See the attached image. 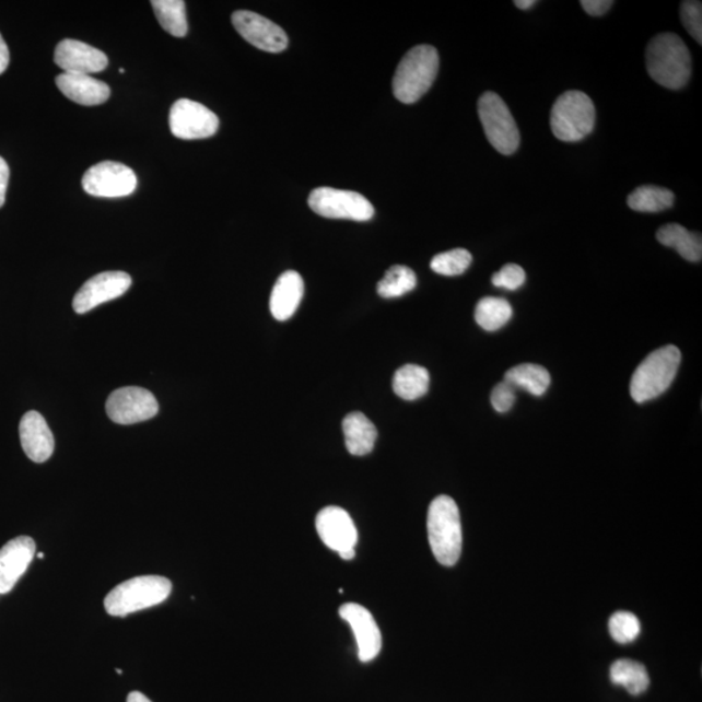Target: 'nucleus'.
<instances>
[{
    "mask_svg": "<svg viewBox=\"0 0 702 702\" xmlns=\"http://www.w3.org/2000/svg\"><path fill=\"white\" fill-rule=\"evenodd\" d=\"M615 4L611 0H582L581 5L583 10L589 13L590 16H602L607 13L611 5Z\"/></svg>",
    "mask_w": 702,
    "mask_h": 702,
    "instance_id": "35",
    "label": "nucleus"
},
{
    "mask_svg": "<svg viewBox=\"0 0 702 702\" xmlns=\"http://www.w3.org/2000/svg\"><path fill=\"white\" fill-rule=\"evenodd\" d=\"M646 70L657 84L667 89H681L691 78L690 50L677 34L663 33L653 38L646 48Z\"/></svg>",
    "mask_w": 702,
    "mask_h": 702,
    "instance_id": "1",
    "label": "nucleus"
},
{
    "mask_svg": "<svg viewBox=\"0 0 702 702\" xmlns=\"http://www.w3.org/2000/svg\"><path fill=\"white\" fill-rule=\"evenodd\" d=\"M20 442L27 458L44 464L54 453L55 440L50 426L37 411H30L19 426Z\"/></svg>",
    "mask_w": 702,
    "mask_h": 702,
    "instance_id": "18",
    "label": "nucleus"
},
{
    "mask_svg": "<svg viewBox=\"0 0 702 702\" xmlns=\"http://www.w3.org/2000/svg\"><path fill=\"white\" fill-rule=\"evenodd\" d=\"M130 285H132V278L127 272L112 271L95 274L74 295V312L78 314L92 312L96 306L121 297L129 291Z\"/></svg>",
    "mask_w": 702,
    "mask_h": 702,
    "instance_id": "12",
    "label": "nucleus"
},
{
    "mask_svg": "<svg viewBox=\"0 0 702 702\" xmlns=\"http://www.w3.org/2000/svg\"><path fill=\"white\" fill-rule=\"evenodd\" d=\"M172 583L160 575L137 576L115 587L105 598L109 616L127 617L132 612L156 607L167 600Z\"/></svg>",
    "mask_w": 702,
    "mask_h": 702,
    "instance_id": "4",
    "label": "nucleus"
},
{
    "mask_svg": "<svg viewBox=\"0 0 702 702\" xmlns=\"http://www.w3.org/2000/svg\"><path fill=\"white\" fill-rule=\"evenodd\" d=\"M417 274L406 266H394L378 281L377 293L383 299H397L414 291Z\"/></svg>",
    "mask_w": 702,
    "mask_h": 702,
    "instance_id": "29",
    "label": "nucleus"
},
{
    "mask_svg": "<svg viewBox=\"0 0 702 702\" xmlns=\"http://www.w3.org/2000/svg\"><path fill=\"white\" fill-rule=\"evenodd\" d=\"M232 23L234 30L259 50L281 52L288 47L289 39L284 30L256 12H234Z\"/></svg>",
    "mask_w": 702,
    "mask_h": 702,
    "instance_id": "13",
    "label": "nucleus"
},
{
    "mask_svg": "<svg viewBox=\"0 0 702 702\" xmlns=\"http://www.w3.org/2000/svg\"><path fill=\"white\" fill-rule=\"evenodd\" d=\"M106 411L113 422L129 425L154 418L160 411V405L151 391L139 387H127L115 390L108 397Z\"/></svg>",
    "mask_w": 702,
    "mask_h": 702,
    "instance_id": "11",
    "label": "nucleus"
},
{
    "mask_svg": "<svg viewBox=\"0 0 702 702\" xmlns=\"http://www.w3.org/2000/svg\"><path fill=\"white\" fill-rule=\"evenodd\" d=\"M515 390L513 385L506 382L495 385L491 396L493 409L498 412L511 410L515 402Z\"/></svg>",
    "mask_w": 702,
    "mask_h": 702,
    "instance_id": "34",
    "label": "nucleus"
},
{
    "mask_svg": "<svg viewBox=\"0 0 702 702\" xmlns=\"http://www.w3.org/2000/svg\"><path fill=\"white\" fill-rule=\"evenodd\" d=\"M44 557H45V554H44V553H38V559L43 560V559H44Z\"/></svg>",
    "mask_w": 702,
    "mask_h": 702,
    "instance_id": "40",
    "label": "nucleus"
},
{
    "mask_svg": "<svg viewBox=\"0 0 702 702\" xmlns=\"http://www.w3.org/2000/svg\"><path fill=\"white\" fill-rule=\"evenodd\" d=\"M10 182V167L9 164L0 156V208L5 202V192L7 187H9Z\"/></svg>",
    "mask_w": 702,
    "mask_h": 702,
    "instance_id": "36",
    "label": "nucleus"
},
{
    "mask_svg": "<svg viewBox=\"0 0 702 702\" xmlns=\"http://www.w3.org/2000/svg\"><path fill=\"white\" fill-rule=\"evenodd\" d=\"M55 63L71 74H89L105 71L107 55L98 48L75 39H65L55 48Z\"/></svg>",
    "mask_w": 702,
    "mask_h": 702,
    "instance_id": "16",
    "label": "nucleus"
},
{
    "mask_svg": "<svg viewBox=\"0 0 702 702\" xmlns=\"http://www.w3.org/2000/svg\"><path fill=\"white\" fill-rule=\"evenodd\" d=\"M595 122L594 102L583 92L562 94L550 113V128L557 139L564 142L582 141L594 130Z\"/></svg>",
    "mask_w": 702,
    "mask_h": 702,
    "instance_id": "6",
    "label": "nucleus"
},
{
    "mask_svg": "<svg viewBox=\"0 0 702 702\" xmlns=\"http://www.w3.org/2000/svg\"><path fill=\"white\" fill-rule=\"evenodd\" d=\"M82 188L94 197H127L137 188V176L126 164L102 162L85 172Z\"/></svg>",
    "mask_w": 702,
    "mask_h": 702,
    "instance_id": "10",
    "label": "nucleus"
},
{
    "mask_svg": "<svg viewBox=\"0 0 702 702\" xmlns=\"http://www.w3.org/2000/svg\"><path fill=\"white\" fill-rule=\"evenodd\" d=\"M609 631L619 644H630L640 635L642 624L639 618L630 611H617L610 617Z\"/></svg>",
    "mask_w": 702,
    "mask_h": 702,
    "instance_id": "31",
    "label": "nucleus"
},
{
    "mask_svg": "<svg viewBox=\"0 0 702 702\" xmlns=\"http://www.w3.org/2000/svg\"><path fill=\"white\" fill-rule=\"evenodd\" d=\"M55 82L68 100L79 103L81 106L102 105L112 95V89L106 82L96 80L89 74L61 73Z\"/></svg>",
    "mask_w": 702,
    "mask_h": 702,
    "instance_id": "19",
    "label": "nucleus"
},
{
    "mask_svg": "<svg viewBox=\"0 0 702 702\" xmlns=\"http://www.w3.org/2000/svg\"><path fill=\"white\" fill-rule=\"evenodd\" d=\"M612 683L621 686L633 694H642L648 690L651 679L645 666L632 659H618L610 667Z\"/></svg>",
    "mask_w": 702,
    "mask_h": 702,
    "instance_id": "24",
    "label": "nucleus"
},
{
    "mask_svg": "<svg viewBox=\"0 0 702 702\" xmlns=\"http://www.w3.org/2000/svg\"><path fill=\"white\" fill-rule=\"evenodd\" d=\"M36 542L30 536L12 539L0 549V595L10 594L36 555Z\"/></svg>",
    "mask_w": 702,
    "mask_h": 702,
    "instance_id": "17",
    "label": "nucleus"
},
{
    "mask_svg": "<svg viewBox=\"0 0 702 702\" xmlns=\"http://www.w3.org/2000/svg\"><path fill=\"white\" fill-rule=\"evenodd\" d=\"M116 672H117V674H122V670H120V669H116Z\"/></svg>",
    "mask_w": 702,
    "mask_h": 702,
    "instance_id": "41",
    "label": "nucleus"
},
{
    "mask_svg": "<svg viewBox=\"0 0 702 702\" xmlns=\"http://www.w3.org/2000/svg\"><path fill=\"white\" fill-rule=\"evenodd\" d=\"M151 5L165 32L178 38L187 36L188 20L183 0H153Z\"/></svg>",
    "mask_w": 702,
    "mask_h": 702,
    "instance_id": "26",
    "label": "nucleus"
},
{
    "mask_svg": "<svg viewBox=\"0 0 702 702\" xmlns=\"http://www.w3.org/2000/svg\"><path fill=\"white\" fill-rule=\"evenodd\" d=\"M514 4L518 7L519 10H529L536 2L535 0H515Z\"/></svg>",
    "mask_w": 702,
    "mask_h": 702,
    "instance_id": "39",
    "label": "nucleus"
},
{
    "mask_svg": "<svg viewBox=\"0 0 702 702\" xmlns=\"http://www.w3.org/2000/svg\"><path fill=\"white\" fill-rule=\"evenodd\" d=\"M127 702H153V701L144 697L143 693L134 691L132 693H129Z\"/></svg>",
    "mask_w": 702,
    "mask_h": 702,
    "instance_id": "38",
    "label": "nucleus"
},
{
    "mask_svg": "<svg viewBox=\"0 0 702 702\" xmlns=\"http://www.w3.org/2000/svg\"><path fill=\"white\" fill-rule=\"evenodd\" d=\"M478 113L492 147L501 154H514L519 148L520 134L504 100L495 93L487 92L480 96Z\"/></svg>",
    "mask_w": 702,
    "mask_h": 702,
    "instance_id": "7",
    "label": "nucleus"
},
{
    "mask_svg": "<svg viewBox=\"0 0 702 702\" xmlns=\"http://www.w3.org/2000/svg\"><path fill=\"white\" fill-rule=\"evenodd\" d=\"M9 65H10L9 47H7V44L4 43L2 34H0V74H2L7 70V67H9Z\"/></svg>",
    "mask_w": 702,
    "mask_h": 702,
    "instance_id": "37",
    "label": "nucleus"
},
{
    "mask_svg": "<svg viewBox=\"0 0 702 702\" xmlns=\"http://www.w3.org/2000/svg\"><path fill=\"white\" fill-rule=\"evenodd\" d=\"M347 449L353 456L362 457L374 451L377 430L362 412H350L342 422Z\"/></svg>",
    "mask_w": 702,
    "mask_h": 702,
    "instance_id": "21",
    "label": "nucleus"
},
{
    "mask_svg": "<svg viewBox=\"0 0 702 702\" xmlns=\"http://www.w3.org/2000/svg\"><path fill=\"white\" fill-rule=\"evenodd\" d=\"M680 17L688 33H690L691 36L694 39H697L698 43L701 45L702 44V3L694 2V0L693 2H691V0H688V2L681 3Z\"/></svg>",
    "mask_w": 702,
    "mask_h": 702,
    "instance_id": "32",
    "label": "nucleus"
},
{
    "mask_svg": "<svg viewBox=\"0 0 702 702\" xmlns=\"http://www.w3.org/2000/svg\"><path fill=\"white\" fill-rule=\"evenodd\" d=\"M438 52L430 45L412 47L397 67L394 93L399 102L411 105L430 91L438 73Z\"/></svg>",
    "mask_w": 702,
    "mask_h": 702,
    "instance_id": "3",
    "label": "nucleus"
},
{
    "mask_svg": "<svg viewBox=\"0 0 702 702\" xmlns=\"http://www.w3.org/2000/svg\"><path fill=\"white\" fill-rule=\"evenodd\" d=\"M305 282L295 271L281 274L271 293L270 308L274 319H291L304 297Z\"/></svg>",
    "mask_w": 702,
    "mask_h": 702,
    "instance_id": "20",
    "label": "nucleus"
},
{
    "mask_svg": "<svg viewBox=\"0 0 702 702\" xmlns=\"http://www.w3.org/2000/svg\"><path fill=\"white\" fill-rule=\"evenodd\" d=\"M504 382L512 384L515 389L522 388L528 394L539 397L548 390L550 375L548 370L539 364L525 363L508 370Z\"/></svg>",
    "mask_w": 702,
    "mask_h": 702,
    "instance_id": "25",
    "label": "nucleus"
},
{
    "mask_svg": "<svg viewBox=\"0 0 702 702\" xmlns=\"http://www.w3.org/2000/svg\"><path fill=\"white\" fill-rule=\"evenodd\" d=\"M676 197L669 189L644 185L631 192L628 199L630 209L637 212H660L672 208Z\"/></svg>",
    "mask_w": 702,
    "mask_h": 702,
    "instance_id": "27",
    "label": "nucleus"
},
{
    "mask_svg": "<svg viewBox=\"0 0 702 702\" xmlns=\"http://www.w3.org/2000/svg\"><path fill=\"white\" fill-rule=\"evenodd\" d=\"M169 128L180 140L209 139L218 132L219 117L201 103L178 100L171 108Z\"/></svg>",
    "mask_w": 702,
    "mask_h": 702,
    "instance_id": "9",
    "label": "nucleus"
},
{
    "mask_svg": "<svg viewBox=\"0 0 702 702\" xmlns=\"http://www.w3.org/2000/svg\"><path fill=\"white\" fill-rule=\"evenodd\" d=\"M316 531L326 546L339 554L354 549L358 531L353 519L341 507L328 506L316 516Z\"/></svg>",
    "mask_w": 702,
    "mask_h": 702,
    "instance_id": "14",
    "label": "nucleus"
},
{
    "mask_svg": "<svg viewBox=\"0 0 702 702\" xmlns=\"http://www.w3.org/2000/svg\"><path fill=\"white\" fill-rule=\"evenodd\" d=\"M660 244L677 250L681 257L690 261L702 259V239L700 233L687 231L680 224H666L657 232Z\"/></svg>",
    "mask_w": 702,
    "mask_h": 702,
    "instance_id": "22",
    "label": "nucleus"
},
{
    "mask_svg": "<svg viewBox=\"0 0 702 702\" xmlns=\"http://www.w3.org/2000/svg\"><path fill=\"white\" fill-rule=\"evenodd\" d=\"M308 206L315 213L328 219H348L368 222L375 209L366 197L356 191L335 188H318L308 197Z\"/></svg>",
    "mask_w": 702,
    "mask_h": 702,
    "instance_id": "8",
    "label": "nucleus"
},
{
    "mask_svg": "<svg viewBox=\"0 0 702 702\" xmlns=\"http://www.w3.org/2000/svg\"><path fill=\"white\" fill-rule=\"evenodd\" d=\"M526 282V272L518 265H506L498 273L493 274L492 284L498 288H505L508 291H516Z\"/></svg>",
    "mask_w": 702,
    "mask_h": 702,
    "instance_id": "33",
    "label": "nucleus"
},
{
    "mask_svg": "<svg viewBox=\"0 0 702 702\" xmlns=\"http://www.w3.org/2000/svg\"><path fill=\"white\" fill-rule=\"evenodd\" d=\"M512 316V305L505 299L484 297L478 302L475 309V320L488 332H494L506 326Z\"/></svg>",
    "mask_w": 702,
    "mask_h": 702,
    "instance_id": "28",
    "label": "nucleus"
},
{
    "mask_svg": "<svg viewBox=\"0 0 702 702\" xmlns=\"http://www.w3.org/2000/svg\"><path fill=\"white\" fill-rule=\"evenodd\" d=\"M471 253L466 249H454L437 254L431 261L432 271L443 277H458L471 266Z\"/></svg>",
    "mask_w": 702,
    "mask_h": 702,
    "instance_id": "30",
    "label": "nucleus"
},
{
    "mask_svg": "<svg viewBox=\"0 0 702 702\" xmlns=\"http://www.w3.org/2000/svg\"><path fill=\"white\" fill-rule=\"evenodd\" d=\"M426 529L433 555L444 566H454L463 553V525L456 501L449 495H438L433 500Z\"/></svg>",
    "mask_w": 702,
    "mask_h": 702,
    "instance_id": "2",
    "label": "nucleus"
},
{
    "mask_svg": "<svg viewBox=\"0 0 702 702\" xmlns=\"http://www.w3.org/2000/svg\"><path fill=\"white\" fill-rule=\"evenodd\" d=\"M680 361V350L672 346L657 349L646 356L631 378L633 401L648 402L669 389L678 374Z\"/></svg>",
    "mask_w": 702,
    "mask_h": 702,
    "instance_id": "5",
    "label": "nucleus"
},
{
    "mask_svg": "<svg viewBox=\"0 0 702 702\" xmlns=\"http://www.w3.org/2000/svg\"><path fill=\"white\" fill-rule=\"evenodd\" d=\"M340 617L350 624L354 632L358 657L362 663L375 659L382 651L383 640L374 616L362 605L350 602L342 605Z\"/></svg>",
    "mask_w": 702,
    "mask_h": 702,
    "instance_id": "15",
    "label": "nucleus"
},
{
    "mask_svg": "<svg viewBox=\"0 0 702 702\" xmlns=\"http://www.w3.org/2000/svg\"><path fill=\"white\" fill-rule=\"evenodd\" d=\"M430 388V374L418 364H406L397 370L394 377V390L406 401H416L423 397Z\"/></svg>",
    "mask_w": 702,
    "mask_h": 702,
    "instance_id": "23",
    "label": "nucleus"
}]
</instances>
